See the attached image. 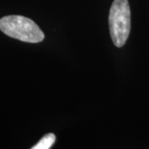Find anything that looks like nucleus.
Masks as SVG:
<instances>
[{"mask_svg": "<svg viewBox=\"0 0 149 149\" xmlns=\"http://www.w3.org/2000/svg\"><path fill=\"white\" fill-rule=\"evenodd\" d=\"M0 30L8 37L26 42L37 43L44 39V33L34 22L19 15H10L0 19Z\"/></svg>", "mask_w": 149, "mask_h": 149, "instance_id": "obj_1", "label": "nucleus"}, {"mask_svg": "<svg viewBox=\"0 0 149 149\" xmlns=\"http://www.w3.org/2000/svg\"><path fill=\"white\" fill-rule=\"evenodd\" d=\"M109 25L112 41L117 47H123L130 33L131 12L128 0H114L112 3Z\"/></svg>", "mask_w": 149, "mask_h": 149, "instance_id": "obj_2", "label": "nucleus"}, {"mask_svg": "<svg viewBox=\"0 0 149 149\" xmlns=\"http://www.w3.org/2000/svg\"><path fill=\"white\" fill-rule=\"evenodd\" d=\"M56 142V136L54 133H47L43 136L41 140L35 146H33L32 149H49Z\"/></svg>", "mask_w": 149, "mask_h": 149, "instance_id": "obj_3", "label": "nucleus"}]
</instances>
